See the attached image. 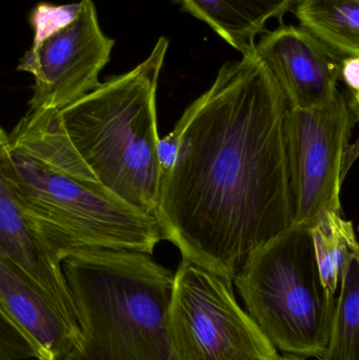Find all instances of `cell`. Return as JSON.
Here are the masks:
<instances>
[{
  "label": "cell",
  "instance_id": "6da1fadb",
  "mask_svg": "<svg viewBox=\"0 0 359 360\" xmlns=\"http://www.w3.org/2000/svg\"><path fill=\"white\" fill-rule=\"evenodd\" d=\"M289 109L253 51L225 63L185 110L156 213L162 239L183 259L233 283L255 251L292 228Z\"/></svg>",
  "mask_w": 359,
  "mask_h": 360
},
{
  "label": "cell",
  "instance_id": "7a4b0ae2",
  "mask_svg": "<svg viewBox=\"0 0 359 360\" xmlns=\"http://www.w3.org/2000/svg\"><path fill=\"white\" fill-rule=\"evenodd\" d=\"M8 139L17 198L59 262L81 250L153 254L162 240L157 220L99 182L72 147L58 111L29 109Z\"/></svg>",
  "mask_w": 359,
  "mask_h": 360
},
{
  "label": "cell",
  "instance_id": "3957f363",
  "mask_svg": "<svg viewBox=\"0 0 359 360\" xmlns=\"http://www.w3.org/2000/svg\"><path fill=\"white\" fill-rule=\"evenodd\" d=\"M61 269L78 332L60 360H177L168 332L172 271L117 250L73 252Z\"/></svg>",
  "mask_w": 359,
  "mask_h": 360
},
{
  "label": "cell",
  "instance_id": "277c9868",
  "mask_svg": "<svg viewBox=\"0 0 359 360\" xmlns=\"http://www.w3.org/2000/svg\"><path fill=\"white\" fill-rule=\"evenodd\" d=\"M168 48L162 36L134 69L107 78L58 111L72 147L99 182L155 218L160 192L156 94Z\"/></svg>",
  "mask_w": 359,
  "mask_h": 360
},
{
  "label": "cell",
  "instance_id": "5b68a950",
  "mask_svg": "<svg viewBox=\"0 0 359 360\" xmlns=\"http://www.w3.org/2000/svg\"><path fill=\"white\" fill-rule=\"evenodd\" d=\"M246 312L288 355L320 359L337 297L320 279L310 229L293 226L255 251L234 277Z\"/></svg>",
  "mask_w": 359,
  "mask_h": 360
},
{
  "label": "cell",
  "instance_id": "8992f818",
  "mask_svg": "<svg viewBox=\"0 0 359 360\" xmlns=\"http://www.w3.org/2000/svg\"><path fill=\"white\" fill-rule=\"evenodd\" d=\"M168 332L177 360H278V351L240 306L233 283L181 259Z\"/></svg>",
  "mask_w": 359,
  "mask_h": 360
},
{
  "label": "cell",
  "instance_id": "52a82bcc",
  "mask_svg": "<svg viewBox=\"0 0 359 360\" xmlns=\"http://www.w3.org/2000/svg\"><path fill=\"white\" fill-rule=\"evenodd\" d=\"M358 120L343 89L322 107L289 109L286 139L293 226L311 229L324 212H343L344 160Z\"/></svg>",
  "mask_w": 359,
  "mask_h": 360
},
{
  "label": "cell",
  "instance_id": "ba28073f",
  "mask_svg": "<svg viewBox=\"0 0 359 360\" xmlns=\"http://www.w3.org/2000/svg\"><path fill=\"white\" fill-rule=\"evenodd\" d=\"M114 46L94 2L80 0L69 20L34 39L17 67L34 78L30 110L60 111L95 90Z\"/></svg>",
  "mask_w": 359,
  "mask_h": 360
},
{
  "label": "cell",
  "instance_id": "9c48e42d",
  "mask_svg": "<svg viewBox=\"0 0 359 360\" xmlns=\"http://www.w3.org/2000/svg\"><path fill=\"white\" fill-rule=\"evenodd\" d=\"M255 52L284 93L290 109H315L341 92L344 57L301 27L265 31Z\"/></svg>",
  "mask_w": 359,
  "mask_h": 360
},
{
  "label": "cell",
  "instance_id": "30bf717a",
  "mask_svg": "<svg viewBox=\"0 0 359 360\" xmlns=\"http://www.w3.org/2000/svg\"><path fill=\"white\" fill-rule=\"evenodd\" d=\"M0 255L58 311L77 336L73 302L61 262L40 240L25 217L11 174L10 139L0 127Z\"/></svg>",
  "mask_w": 359,
  "mask_h": 360
},
{
  "label": "cell",
  "instance_id": "8fae6325",
  "mask_svg": "<svg viewBox=\"0 0 359 360\" xmlns=\"http://www.w3.org/2000/svg\"><path fill=\"white\" fill-rule=\"evenodd\" d=\"M0 319L31 347L36 360H60L76 340L50 300L1 255Z\"/></svg>",
  "mask_w": 359,
  "mask_h": 360
},
{
  "label": "cell",
  "instance_id": "7c38bea8",
  "mask_svg": "<svg viewBox=\"0 0 359 360\" xmlns=\"http://www.w3.org/2000/svg\"><path fill=\"white\" fill-rule=\"evenodd\" d=\"M204 21L242 55L255 51L256 37L271 19L282 21L295 0H174Z\"/></svg>",
  "mask_w": 359,
  "mask_h": 360
},
{
  "label": "cell",
  "instance_id": "4fadbf2b",
  "mask_svg": "<svg viewBox=\"0 0 359 360\" xmlns=\"http://www.w3.org/2000/svg\"><path fill=\"white\" fill-rule=\"evenodd\" d=\"M301 27L343 57L359 56V0H295Z\"/></svg>",
  "mask_w": 359,
  "mask_h": 360
},
{
  "label": "cell",
  "instance_id": "5bb4252c",
  "mask_svg": "<svg viewBox=\"0 0 359 360\" xmlns=\"http://www.w3.org/2000/svg\"><path fill=\"white\" fill-rule=\"evenodd\" d=\"M341 213L334 210L324 212L310 229L320 279L325 289L335 297L346 266L359 256L353 222Z\"/></svg>",
  "mask_w": 359,
  "mask_h": 360
},
{
  "label": "cell",
  "instance_id": "9a60e30c",
  "mask_svg": "<svg viewBox=\"0 0 359 360\" xmlns=\"http://www.w3.org/2000/svg\"><path fill=\"white\" fill-rule=\"evenodd\" d=\"M328 344L320 360H359V256L341 278Z\"/></svg>",
  "mask_w": 359,
  "mask_h": 360
},
{
  "label": "cell",
  "instance_id": "2e32d148",
  "mask_svg": "<svg viewBox=\"0 0 359 360\" xmlns=\"http://www.w3.org/2000/svg\"><path fill=\"white\" fill-rule=\"evenodd\" d=\"M29 359H36L31 347L0 319V360Z\"/></svg>",
  "mask_w": 359,
  "mask_h": 360
},
{
  "label": "cell",
  "instance_id": "e0dca14e",
  "mask_svg": "<svg viewBox=\"0 0 359 360\" xmlns=\"http://www.w3.org/2000/svg\"><path fill=\"white\" fill-rule=\"evenodd\" d=\"M341 84L350 109L359 116V56L344 57L341 60Z\"/></svg>",
  "mask_w": 359,
  "mask_h": 360
},
{
  "label": "cell",
  "instance_id": "ac0fdd59",
  "mask_svg": "<svg viewBox=\"0 0 359 360\" xmlns=\"http://www.w3.org/2000/svg\"><path fill=\"white\" fill-rule=\"evenodd\" d=\"M278 360H305V359H301V357L293 356V355H288V356L280 357Z\"/></svg>",
  "mask_w": 359,
  "mask_h": 360
}]
</instances>
